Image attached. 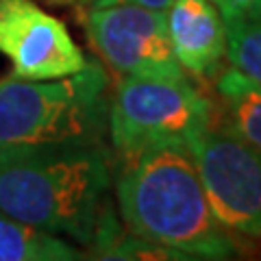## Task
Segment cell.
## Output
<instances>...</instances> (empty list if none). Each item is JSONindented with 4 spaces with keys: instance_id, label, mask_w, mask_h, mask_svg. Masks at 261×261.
<instances>
[{
    "instance_id": "13",
    "label": "cell",
    "mask_w": 261,
    "mask_h": 261,
    "mask_svg": "<svg viewBox=\"0 0 261 261\" xmlns=\"http://www.w3.org/2000/svg\"><path fill=\"white\" fill-rule=\"evenodd\" d=\"M174 0H94L92 7H107V5H135L152 11H168Z\"/></svg>"
},
{
    "instance_id": "12",
    "label": "cell",
    "mask_w": 261,
    "mask_h": 261,
    "mask_svg": "<svg viewBox=\"0 0 261 261\" xmlns=\"http://www.w3.org/2000/svg\"><path fill=\"white\" fill-rule=\"evenodd\" d=\"M211 3L222 13V20L242 18V15L261 20V0H211Z\"/></svg>"
},
{
    "instance_id": "4",
    "label": "cell",
    "mask_w": 261,
    "mask_h": 261,
    "mask_svg": "<svg viewBox=\"0 0 261 261\" xmlns=\"http://www.w3.org/2000/svg\"><path fill=\"white\" fill-rule=\"evenodd\" d=\"M211 102L187 79L122 76L109 98L107 133L122 157L190 144L209 128Z\"/></svg>"
},
{
    "instance_id": "9",
    "label": "cell",
    "mask_w": 261,
    "mask_h": 261,
    "mask_svg": "<svg viewBox=\"0 0 261 261\" xmlns=\"http://www.w3.org/2000/svg\"><path fill=\"white\" fill-rule=\"evenodd\" d=\"M83 255L55 233L0 211V261H74Z\"/></svg>"
},
{
    "instance_id": "10",
    "label": "cell",
    "mask_w": 261,
    "mask_h": 261,
    "mask_svg": "<svg viewBox=\"0 0 261 261\" xmlns=\"http://www.w3.org/2000/svg\"><path fill=\"white\" fill-rule=\"evenodd\" d=\"M216 89L231 122L228 128L261 152V85L231 65L218 76Z\"/></svg>"
},
{
    "instance_id": "6",
    "label": "cell",
    "mask_w": 261,
    "mask_h": 261,
    "mask_svg": "<svg viewBox=\"0 0 261 261\" xmlns=\"http://www.w3.org/2000/svg\"><path fill=\"white\" fill-rule=\"evenodd\" d=\"M85 31L98 57L122 76L187 79L172 50L166 11L135 5L92 7Z\"/></svg>"
},
{
    "instance_id": "11",
    "label": "cell",
    "mask_w": 261,
    "mask_h": 261,
    "mask_svg": "<svg viewBox=\"0 0 261 261\" xmlns=\"http://www.w3.org/2000/svg\"><path fill=\"white\" fill-rule=\"evenodd\" d=\"M226 59L261 85V20L226 18Z\"/></svg>"
},
{
    "instance_id": "8",
    "label": "cell",
    "mask_w": 261,
    "mask_h": 261,
    "mask_svg": "<svg viewBox=\"0 0 261 261\" xmlns=\"http://www.w3.org/2000/svg\"><path fill=\"white\" fill-rule=\"evenodd\" d=\"M172 50L185 74L209 79L226 57L222 13L211 0H174L166 11Z\"/></svg>"
},
{
    "instance_id": "5",
    "label": "cell",
    "mask_w": 261,
    "mask_h": 261,
    "mask_svg": "<svg viewBox=\"0 0 261 261\" xmlns=\"http://www.w3.org/2000/svg\"><path fill=\"white\" fill-rule=\"evenodd\" d=\"M209 207L228 233L261 238V152L231 128H205L187 144Z\"/></svg>"
},
{
    "instance_id": "2",
    "label": "cell",
    "mask_w": 261,
    "mask_h": 261,
    "mask_svg": "<svg viewBox=\"0 0 261 261\" xmlns=\"http://www.w3.org/2000/svg\"><path fill=\"white\" fill-rule=\"evenodd\" d=\"M111 174L100 144H53L0 152V211L89 246Z\"/></svg>"
},
{
    "instance_id": "1",
    "label": "cell",
    "mask_w": 261,
    "mask_h": 261,
    "mask_svg": "<svg viewBox=\"0 0 261 261\" xmlns=\"http://www.w3.org/2000/svg\"><path fill=\"white\" fill-rule=\"evenodd\" d=\"M118 209L128 231L178 252L183 259H228L235 244L209 207L187 144L126 154L120 170Z\"/></svg>"
},
{
    "instance_id": "3",
    "label": "cell",
    "mask_w": 261,
    "mask_h": 261,
    "mask_svg": "<svg viewBox=\"0 0 261 261\" xmlns=\"http://www.w3.org/2000/svg\"><path fill=\"white\" fill-rule=\"evenodd\" d=\"M102 65L61 79L0 81V152L53 144H98L109 122Z\"/></svg>"
},
{
    "instance_id": "7",
    "label": "cell",
    "mask_w": 261,
    "mask_h": 261,
    "mask_svg": "<svg viewBox=\"0 0 261 261\" xmlns=\"http://www.w3.org/2000/svg\"><path fill=\"white\" fill-rule=\"evenodd\" d=\"M0 55L13 76L31 81L70 76L87 65L65 24L33 0H0Z\"/></svg>"
}]
</instances>
